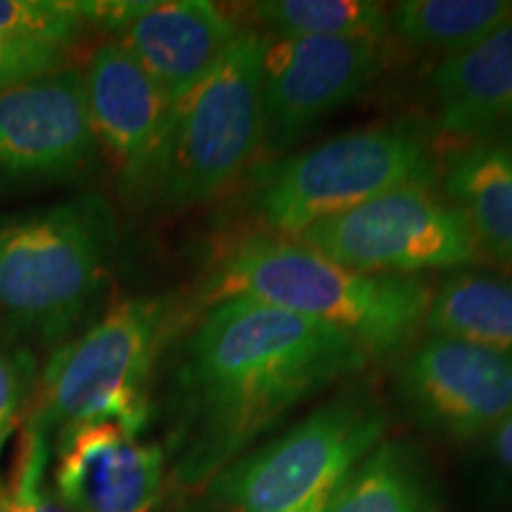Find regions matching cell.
<instances>
[{"label": "cell", "instance_id": "obj_1", "mask_svg": "<svg viewBox=\"0 0 512 512\" xmlns=\"http://www.w3.org/2000/svg\"><path fill=\"white\" fill-rule=\"evenodd\" d=\"M370 363L344 332L252 299H223L190 332L174 377L176 472L204 486L294 408Z\"/></svg>", "mask_w": 512, "mask_h": 512}, {"label": "cell", "instance_id": "obj_2", "mask_svg": "<svg viewBox=\"0 0 512 512\" xmlns=\"http://www.w3.org/2000/svg\"><path fill=\"white\" fill-rule=\"evenodd\" d=\"M202 299H252L330 325L373 358L401 354L425 330L432 290L418 278L356 273L299 240L242 235L216 256Z\"/></svg>", "mask_w": 512, "mask_h": 512}, {"label": "cell", "instance_id": "obj_3", "mask_svg": "<svg viewBox=\"0 0 512 512\" xmlns=\"http://www.w3.org/2000/svg\"><path fill=\"white\" fill-rule=\"evenodd\" d=\"M441 176L430 133L392 121L339 133L309 150L261 164L247 204L256 233L299 238L304 230L406 185Z\"/></svg>", "mask_w": 512, "mask_h": 512}, {"label": "cell", "instance_id": "obj_4", "mask_svg": "<svg viewBox=\"0 0 512 512\" xmlns=\"http://www.w3.org/2000/svg\"><path fill=\"white\" fill-rule=\"evenodd\" d=\"M114 247V216L98 195L0 216V318L60 339L100 297Z\"/></svg>", "mask_w": 512, "mask_h": 512}, {"label": "cell", "instance_id": "obj_5", "mask_svg": "<svg viewBox=\"0 0 512 512\" xmlns=\"http://www.w3.org/2000/svg\"><path fill=\"white\" fill-rule=\"evenodd\" d=\"M181 316L171 294H140L114 304L48 361L31 430L48 434L88 422H117L143 434L152 413V370Z\"/></svg>", "mask_w": 512, "mask_h": 512}, {"label": "cell", "instance_id": "obj_6", "mask_svg": "<svg viewBox=\"0 0 512 512\" xmlns=\"http://www.w3.org/2000/svg\"><path fill=\"white\" fill-rule=\"evenodd\" d=\"M387 413L366 387L332 396L266 444L216 472V512H328L351 470L387 434Z\"/></svg>", "mask_w": 512, "mask_h": 512}, {"label": "cell", "instance_id": "obj_7", "mask_svg": "<svg viewBox=\"0 0 512 512\" xmlns=\"http://www.w3.org/2000/svg\"><path fill=\"white\" fill-rule=\"evenodd\" d=\"M264 48L261 31H245L207 79L174 102L145 197L192 209L252 174L261 150Z\"/></svg>", "mask_w": 512, "mask_h": 512}, {"label": "cell", "instance_id": "obj_8", "mask_svg": "<svg viewBox=\"0 0 512 512\" xmlns=\"http://www.w3.org/2000/svg\"><path fill=\"white\" fill-rule=\"evenodd\" d=\"M294 240L339 266L384 278L460 271L484 261L463 211L434 185L384 192Z\"/></svg>", "mask_w": 512, "mask_h": 512}, {"label": "cell", "instance_id": "obj_9", "mask_svg": "<svg viewBox=\"0 0 512 512\" xmlns=\"http://www.w3.org/2000/svg\"><path fill=\"white\" fill-rule=\"evenodd\" d=\"M389 38H268L261 60L259 162L285 157L311 128L380 79Z\"/></svg>", "mask_w": 512, "mask_h": 512}, {"label": "cell", "instance_id": "obj_10", "mask_svg": "<svg viewBox=\"0 0 512 512\" xmlns=\"http://www.w3.org/2000/svg\"><path fill=\"white\" fill-rule=\"evenodd\" d=\"M399 394L425 430L489 439L512 415V351L427 335L403 363Z\"/></svg>", "mask_w": 512, "mask_h": 512}, {"label": "cell", "instance_id": "obj_11", "mask_svg": "<svg viewBox=\"0 0 512 512\" xmlns=\"http://www.w3.org/2000/svg\"><path fill=\"white\" fill-rule=\"evenodd\" d=\"M98 152L81 69L0 88V188L76 178Z\"/></svg>", "mask_w": 512, "mask_h": 512}, {"label": "cell", "instance_id": "obj_12", "mask_svg": "<svg viewBox=\"0 0 512 512\" xmlns=\"http://www.w3.org/2000/svg\"><path fill=\"white\" fill-rule=\"evenodd\" d=\"M81 76L98 147L117 166L121 188L145 197L174 102L119 41L95 48Z\"/></svg>", "mask_w": 512, "mask_h": 512}, {"label": "cell", "instance_id": "obj_13", "mask_svg": "<svg viewBox=\"0 0 512 512\" xmlns=\"http://www.w3.org/2000/svg\"><path fill=\"white\" fill-rule=\"evenodd\" d=\"M166 475L164 448L117 422H88L60 432L55 496L74 512H155Z\"/></svg>", "mask_w": 512, "mask_h": 512}, {"label": "cell", "instance_id": "obj_14", "mask_svg": "<svg viewBox=\"0 0 512 512\" xmlns=\"http://www.w3.org/2000/svg\"><path fill=\"white\" fill-rule=\"evenodd\" d=\"M245 34L228 10L207 0L143 3L114 41L143 64L171 102L207 79Z\"/></svg>", "mask_w": 512, "mask_h": 512}, {"label": "cell", "instance_id": "obj_15", "mask_svg": "<svg viewBox=\"0 0 512 512\" xmlns=\"http://www.w3.org/2000/svg\"><path fill=\"white\" fill-rule=\"evenodd\" d=\"M437 126L465 143L512 140V12L463 53L439 62L430 79Z\"/></svg>", "mask_w": 512, "mask_h": 512}, {"label": "cell", "instance_id": "obj_16", "mask_svg": "<svg viewBox=\"0 0 512 512\" xmlns=\"http://www.w3.org/2000/svg\"><path fill=\"white\" fill-rule=\"evenodd\" d=\"M441 178L482 259L512 275V145L463 143L441 162Z\"/></svg>", "mask_w": 512, "mask_h": 512}, {"label": "cell", "instance_id": "obj_17", "mask_svg": "<svg viewBox=\"0 0 512 512\" xmlns=\"http://www.w3.org/2000/svg\"><path fill=\"white\" fill-rule=\"evenodd\" d=\"M425 332L512 351V275L460 268L432 292Z\"/></svg>", "mask_w": 512, "mask_h": 512}, {"label": "cell", "instance_id": "obj_18", "mask_svg": "<svg viewBox=\"0 0 512 512\" xmlns=\"http://www.w3.org/2000/svg\"><path fill=\"white\" fill-rule=\"evenodd\" d=\"M328 512H439V503L418 453L382 439L344 479Z\"/></svg>", "mask_w": 512, "mask_h": 512}, {"label": "cell", "instance_id": "obj_19", "mask_svg": "<svg viewBox=\"0 0 512 512\" xmlns=\"http://www.w3.org/2000/svg\"><path fill=\"white\" fill-rule=\"evenodd\" d=\"M512 12V0H403L387 8L389 36L441 55L463 53Z\"/></svg>", "mask_w": 512, "mask_h": 512}, {"label": "cell", "instance_id": "obj_20", "mask_svg": "<svg viewBox=\"0 0 512 512\" xmlns=\"http://www.w3.org/2000/svg\"><path fill=\"white\" fill-rule=\"evenodd\" d=\"M247 15L268 38H389L387 5L373 0H261Z\"/></svg>", "mask_w": 512, "mask_h": 512}, {"label": "cell", "instance_id": "obj_21", "mask_svg": "<svg viewBox=\"0 0 512 512\" xmlns=\"http://www.w3.org/2000/svg\"><path fill=\"white\" fill-rule=\"evenodd\" d=\"M86 29L76 0H0V36L72 48Z\"/></svg>", "mask_w": 512, "mask_h": 512}, {"label": "cell", "instance_id": "obj_22", "mask_svg": "<svg viewBox=\"0 0 512 512\" xmlns=\"http://www.w3.org/2000/svg\"><path fill=\"white\" fill-rule=\"evenodd\" d=\"M48 434L31 430L24 448L22 465L10 491H5L0 512H74L64 505L55 494L46 489V467H48Z\"/></svg>", "mask_w": 512, "mask_h": 512}, {"label": "cell", "instance_id": "obj_23", "mask_svg": "<svg viewBox=\"0 0 512 512\" xmlns=\"http://www.w3.org/2000/svg\"><path fill=\"white\" fill-rule=\"evenodd\" d=\"M69 69V48L0 36V88Z\"/></svg>", "mask_w": 512, "mask_h": 512}, {"label": "cell", "instance_id": "obj_24", "mask_svg": "<svg viewBox=\"0 0 512 512\" xmlns=\"http://www.w3.org/2000/svg\"><path fill=\"white\" fill-rule=\"evenodd\" d=\"M36 387V361L29 351L0 344V448L15 430L19 413Z\"/></svg>", "mask_w": 512, "mask_h": 512}, {"label": "cell", "instance_id": "obj_25", "mask_svg": "<svg viewBox=\"0 0 512 512\" xmlns=\"http://www.w3.org/2000/svg\"><path fill=\"white\" fill-rule=\"evenodd\" d=\"M486 446H489L491 458H494L503 470L512 472V415L494 434H491L489 439H486Z\"/></svg>", "mask_w": 512, "mask_h": 512}, {"label": "cell", "instance_id": "obj_26", "mask_svg": "<svg viewBox=\"0 0 512 512\" xmlns=\"http://www.w3.org/2000/svg\"><path fill=\"white\" fill-rule=\"evenodd\" d=\"M3 498H5V489L0 486V508H3Z\"/></svg>", "mask_w": 512, "mask_h": 512}]
</instances>
